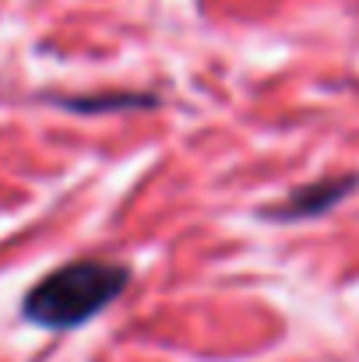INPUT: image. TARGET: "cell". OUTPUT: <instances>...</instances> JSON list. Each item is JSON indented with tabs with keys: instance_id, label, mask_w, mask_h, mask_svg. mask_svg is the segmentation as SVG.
<instances>
[{
	"instance_id": "1",
	"label": "cell",
	"mask_w": 359,
	"mask_h": 362,
	"mask_svg": "<svg viewBox=\"0 0 359 362\" xmlns=\"http://www.w3.org/2000/svg\"><path fill=\"white\" fill-rule=\"evenodd\" d=\"M130 285V267L110 257H78L42 274L21 299V317L42 331H74L117 303Z\"/></svg>"
},
{
	"instance_id": "2",
	"label": "cell",
	"mask_w": 359,
	"mask_h": 362,
	"mask_svg": "<svg viewBox=\"0 0 359 362\" xmlns=\"http://www.w3.org/2000/svg\"><path fill=\"white\" fill-rule=\"evenodd\" d=\"M359 190V173L349 176H324V180H310L292 187L282 201H275L271 208H264L261 215L268 222H310L321 218L328 211H335L346 197H353Z\"/></svg>"
},
{
	"instance_id": "3",
	"label": "cell",
	"mask_w": 359,
	"mask_h": 362,
	"mask_svg": "<svg viewBox=\"0 0 359 362\" xmlns=\"http://www.w3.org/2000/svg\"><path fill=\"white\" fill-rule=\"evenodd\" d=\"M60 106L78 113H103V110H134V106H155L152 95H103V99H60Z\"/></svg>"
}]
</instances>
